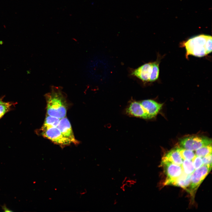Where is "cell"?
Masks as SVG:
<instances>
[{
	"label": "cell",
	"instance_id": "cell-1",
	"mask_svg": "<svg viewBox=\"0 0 212 212\" xmlns=\"http://www.w3.org/2000/svg\"><path fill=\"white\" fill-rule=\"evenodd\" d=\"M45 97L47 115L60 119L66 117L67 103L61 87L52 86L50 92L45 94Z\"/></svg>",
	"mask_w": 212,
	"mask_h": 212
},
{
	"label": "cell",
	"instance_id": "cell-2",
	"mask_svg": "<svg viewBox=\"0 0 212 212\" xmlns=\"http://www.w3.org/2000/svg\"><path fill=\"white\" fill-rule=\"evenodd\" d=\"M212 37L200 35L191 38L183 45L186 51V57L191 55L198 57L206 56L212 52Z\"/></svg>",
	"mask_w": 212,
	"mask_h": 212
},
{
	"label": "cell",
	"instance_id": "cell-3",
	"mask_svg": "<svg viewBox=\"0 0 212 212\" xmlns=\"http://www.w3.org/2000/svg\"><path fill=\"white\" fill-rule=\"evenodd\" d=\"M159 62L158 61L145 63L134 69L131 75L143 82H153L158 78Z\"/></svg>",
	"mask_w": 212,
	"mask_h": 212
},
{
	"label": "cell",
	"instance_id": "cell-4",
	"mask_svg": "<svg viewBox=\"0 0 212 212\" xmlns=\"http://www.w3.org/2000/svg\"><path fill=\"white\" fill-rule=\"evenodd\" d=\"M212 165H203L195 169L191 174L190 186L186 190L192 196L195 193L200 184L210 172Z\"/></svg>",
	"mask_w": 212,
	"mask_h": 212
},
{
	"label": "cell",
	"instance_id": "cell-5",
	"mask_svg": "<svg viewBox=\"0 0 212 212\" xmlns=\"http://www.w3.org/2000/svg\"><path fill=\"white\" fill-rule=\"evenodd\" d=\"M211 140L208 138L193 136L181 139L180 145L183 148L193 151L202 147L211 145Z\"/></svg>",
	"mask_w": 212,
	"mask_h": 212
},
{
	"label": "cell",
	"instance_id": "cell-6",
	"mask_svg": "<svg viewBox=\"0 0 212 212\" xmlns=\"http://www.w3.org/2000/svg\"><path fill=\"white\" fill-rule=\"evenodd\" d=\"M161 165L163 167L166 176L163 183L165 186L171 185L183 172L182 165L171 162L161 161Z\"/></svg>",
	"mask_w": 212,
	"mask_h": 212
},
{
	"label": "cell",
	"instance_id": "cell-7",
	"mask_svg": "<svg viewBox=\"0 0 212 212\" xmlns=\"http://www.w3.org/2000/svg\"><path fill=\"white\" fill-rule=\"evenodd\" d=\"M41 134L43 137L61 147L68 145L71 143L63 135L57 127L50 128L41 132Z\"/></svg>",
	"mask_w": 212,
	"mask_h": 212
},
{
	"label": "cell",
	"instance_id": "cell-8",
	"mask_svg": "<svg viewBox=\"0 0 212 212\" xmlns=\"http://www.w3.org/2000/svg\"><path fill=\"white\" fill-rule=\"evenodd\" d=\"M57 127L63 135L71 143L77 144L79 143L74 137L70 123L66 117L60 119Z\"/></svg>",
	"mask_w": 212,
	"mask_h": 212
},
{
	"label": "cell",
	"instance_id": "cell-9",
	"mask_svg": "<svg viewBox=\"0 0 212 212\" xmlns=\"http://www.w3.org/2000/svg\"><path fill=\"white\" fill-rule=\"evenodd\" d=\"M147 115L148 119L155 117L162 108L163 104L151 100L140 102Z\"/></svg>",
	"mask_w": 212,
	"mask_h": 212
},
{
	"label": "cell",
	"instance_id": "cell-10",
	"mask_svg": "<svg viewBox=\"0 0 212 212\" xmlns=\"http://www.w3.org/2000/svg\"><path fill=\"white\" fill-rule=\"evenodd\" d=\"M128 115L135 117L148 119L147 114L140 102H132L126 110Z\"/></svg>",
	"mask_w": 212,
	"mask_h": 212
},
{
	"label": "cell",
	"instance_id": "cell-11",
	"mask_svg": "<svg viewBox=\"0 0 212 212\" xmlns=\"http://www.w3.org/2000/svg\"><path fill=\"white\" fill-rule=\"evenodd\" d=\"M183 160L180 156L178 148H176L167 153L163 157L162 161H168L182 165Z\"/></svg>",
	"mask_w": 212,
	"mask_h": 212
},
{
	"label": "cell",
	"instance_id": "cell-12",
	"mask_svg": "<svg viewBox=\"0 0 212 212\" xmlns=\"http://www.w3.org/2000/svg\"><path fill=\"white\" fill-rule=\"evenodd\" d=\"M191 174H187L183 171L180 175L172 183L171 185L180 187L187 190L190 186Z\"/></svg>",
	"mask_w": 212,
	"mask_h": 212
},
{
	"label": "cell",
	"instance_id": "cell-13",
	"mask_svg": "<svg viewBox=\"0 0 212 212\" xmlns=\"http://www.w3.org/2000/svg\"><path fill=\"white\" fill-rule=\"evenodd\" d=\"M60 119L47 115L42 126L40 129V132L45 131L50 128L57 127L60 121Z\"/></svg>",
	"mask_w": 212,
	"mask_h": 212
},
{
	"label": "cell",
	"instance_id": "cell-14",
	"mask_svg": "<svg viewBox=\"0 0 212 212\" xmlns=\"http://www.w3.org/2000/svg\"><path fill=\"white\" fill-rule=\"evenodd\" d=\"M2 99V98L0 99V119L11 110L12 106L16 104L12 102H4L3 101Z\"/></svg>",
	"mask_w": 212,
	"mask_h": 212
},
{
	"label": "cell",
	"instance_id": "cell-15",
	"mask_svg": "<svg viewBox=\"0 0 212 212\" xmlns=\"http://www.w3.org/2000/svg\"><path fill=\"white\" fill-rule=\"evenodd\" d=\"M181 157L183 160H192L196 156L193 151L184 149L182 148H178Z\"/></svg>",
	"mask_w": 212,
	"mask_h": 212
},
{
	"label": "cell",
	"instance_id": "cell-16",
	"mask_svg": "<svg viewBox=\"0 0 212 212\" xmlns=\"http://www.w3.org/2000/svg\"><path fill=\"white\" fill-rule=\"evenodd\" d=\"M182 166L183 172L187 174H191L195 170L192 160H183Z\"/></svg>",
	"mask_w": 212,
	"mask_h": 212
},
{
	"label": "cell",
	"instance_id": "cell-17",
	"mask_svg": "<svg viewBox=\"0 0 212 212\" xmlns=\"http://www.w3.org/2000/svg\"><path fill=\"white\" fill-rule=\"evenodd\" d=\"M196 156L203 157L212 153L211 144L196 150Z\"/></svg>",
	"mask_w": 212,
	"mask_h": 212
},
{
	"label": "cell",
	"instance_id": "cell-18",
	"mask_svg": "<svg viewBox=\"0 0 212 212\" xmlns=\"http://www.w3.org/2000/svg\"><path fill=\"white\" fill-rule=\"evenodd\" d=\"M192 161L195 170L199 168L203 165L201 157L196 155Z\"/></svg>",
	"mask_w": 212,
	"mask_h": 212
},
{
	"label": "cell",
	"instance_id": "cell-19",
	"mask_svg": "<svg viewBox=\"0 0 212 212\" xmlns=\"http://www.w3.org/2000/svg\"><path fill=\"white\" fill-rule=\"evenodd\" d=\"M201 158L203 165H212V153Z\"/></svg>",
	"mask_w": 212,
	"mask_h": 212
},
{
	"label": "cell",
	"instance_id": "cell-20",
	"mask_svg": "<svg viewBox=\"0 0 212 212\" xmlns=\"http://www.w3.org/2000/svg\"><path fill=\"white\" fill-rule=\"evenodd\" d=\"M2 209L4 212H12L13 211L8 208L6 206V205L4 204L3 206H1Z\"/></svg>",
	"mask_w": 212,
	"mask_h": 212
}]
</instances>
